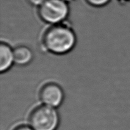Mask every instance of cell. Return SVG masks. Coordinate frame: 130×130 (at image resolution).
<instances>
[{
	"label": "cell",
	"mask_w": 130,
	"mask_h": 130,
	"mask_svg": "<svg viewBox=\"0 0 130 130\" xmlns=\"http://www.w3.org/2000/svg\"><path fill=\"white\" fill-rule=\"evenodd\" d=\"M122 1H128V0H122Z\"/></svg>",
	"instance_id": "obj_10"
},
{
	"label": "cell",
	"mask_w": 130,
	"mask_h": 130,
	"mask_svg": "<svg viewBox=\"0 0 130 130\" xmlns=\"http://www.w3.org/2000/svg\"><path fill=\"white\" fill-rule=\"evenodd\" d=\"M30 4L34 6H40L46 0H28Z\"/></svg>",
	"instance_id": "obj_8"
},
{
	"label": "cell",
	"mask_w": 130,
	"mask_h": 130,
	"mask_svg": "<svg viewBox=\"0 0 130 130\" xmlns=\"http://www.w3.org/2000/svg\"><path fill=\"white\" fill-rule=\"evenodd\" d=\"M75 43L74 33L70 28L64 25H58L50 28L44 37L46 48L57 54H63L69 52Z\"/></svg>",
	"instance_id": "obj_1"
},
{
	"label": "cell",
	"mask_w": 130,
	"mask_h": 130,
	"mask_svg": "<svg viewBox=\"0 0 130 130\" xmlns=\"http://www.w3.org/2000/svg\"><path fill=\"white\" fill-rule=\"evenodd\" d=\"M14 62L19 65L29 63L32 58V53L29 48L25 46H19L13 50Z\"/></svg>",
	"instance_id": "obj_6"
},
{
	"label": "cell",
	"mask_w": 130,
	"mask_h": 130,
	"mask_svg": "<svg viewBox=\"0 0 130 130\" xmlns=\"http://www.w3.org/2000/svg\"><path fill=\"white\" fill-rule=\"evenodd\" d=\"M89 4L94 6H102L107 5L110 0H86Z\"/></svg>",
	"instance_id": "obj_7"
},
{
	"label": "cell",
	"mask_w": 130,
	"mask_h": 130,
	"mask_svg": "<svg viewBox=\"0 0 130 130\" xmlns=\"http://www.w3.org/2000/svg\"><path fill=\"white\" fill-rule=\"evenodd\" d=\"M14 62L13 50L8 44L1 43L0 45V71H6Z\"/></svg>",
	"instance_id": "obj_5"
},
{
	"label": "cell",
	"mask_w": 130,
	"mask_h": 130,
	"mask_svg": "<svg viewBox=\"0 0 130 130\" xmlns=\"http://www.w3.org/2000/svg\"><path fill=\"white\" fill-rule=\"evenodd\" d=\"M29 123L34 130H55L58 127L59 118L55 108L44 105L36 108L31 113Z\"/></svg>",
	"instance_id": "obj_2"
},
{
	"label": "cell",
	"mask_w": 130,
	"mask_h": 130,
	"mask_svg": "<svg viewBox=\"0 0 130 130\" xmlns=\"http://www.w3.org/2000/svg\"><path fill=\"white\" fill-rule=\"evenodd\" d=\"M39 7L41 18L50 24L60 22L69 13V6L64 0H46Z\"/></svg>",
	"instance_id": "obj_3"
},
{
	"label": "cell",
	"mask_w": 130,
	"mask_h": 130,
	"mask_svg": "<svg viewBox=\"0 0 130 130\" xmlns=\"http://www.w3.org/2000/svg\"><path fill=\"white\" fill-rule=\"evenodd\" d=\"M14 130H34L32 128H29L28 126H19L18 128H17L16 129Z\"/></svg>",
	"instance_id": "obj_9"
},
{
	"label": "cell",
	"mask_w": 130,
	"mask_h": 130,
	"mask_svg": "<svg viewBox=\"0 0 130 130\" xmlns=\"http://www.w3.org/2000/svg\"><path fill=\"white\" fill-rule=\"evenodd\" d=\"M40 99L44 105L53 108L57 107L63 101V91L56 84H48L41 90Z\"/></svg>",
	"instance_id": "obj_4"
}]
</instances>
